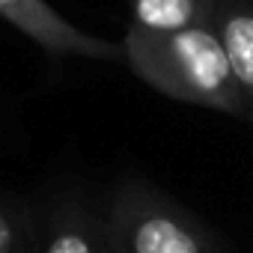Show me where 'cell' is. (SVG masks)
<instances>
[{
	"label": "cell",
	"instance_id": "1",
	"mask_svg": "<svg viewBox=\"0 0 253 253\" xmlns=\"http://www.w3.org/2000/svg\"><path fill=\"white\" fill-rule=\"evenodd\" d=\"M122 63H128V69L143 84L167 98L247 119L244 95L232 78L229 60L211 21L167 36L125 33Z\"/></svg>",
	"mask_w": 253,
	"mask_h": 253
},
{
	"label": "cell",
	"instance_id": "2",
	"mask_svg": "<svg viewBox=\"0 0 253 253\" xmlns=\"http://www.w3.org/2000/svg\"><path fill=\"white\" fill-rule=\"evenodd\" d=\"M101 217L110 253H226L200 217L143 179L119 182Z\"/></svg>",
	"mask_w": 253,
	"mask_h": 253
},
{
	"label": "cell",
	"instance_id": "3",
	"mask_svg": "<svg viewBox=\"0 0 253 253\" xmlns=\"http://www.w3.org/2000/svg\"><path fill=\"white\" fill-rule=\"evenodd\" d=\"M0 18L9 21L21 36H27L51 57H78L98 63L122 60V42L86 33L84 27L63 18L48 0H0Z\"/></svg>",
	"mask_w": 253,
	"mask_h": 253
},
{
	"label": "cell",
	"instance_id": "4",
	"mask_svg": "<svg viewBox=\"0 0 253 253\" xmlns=\"http://www.w3.org/2000/svg\"><path fill=\"white\" fill-rule=\"evenodd\" d=\"M211 27L244 95L247 122H253V0H214Z\"/></svg>",
	"mask_w": 253,
	"mask_h": 253
},
{
	"label": "cell",
	"instance_id": "5",
	"mask_svg": "<svg viewBox=\"0 0 253 253\" xmlns=\"http://www.w3.org/2000/svg\"><path fill=\"white\" fill-rule=\"evenodd\" d=\"M36 253H110L104 238V217L78 203H66L51 217Z\"/></svg>",
	"mask_w": 253,
	"mask_h": 253
},
{
	"label": "cell",
	"instance_id": "6",
	"mask_svg": "<svg viewBox=\"0 0 253 253\" xmlns=\"http://www.w3.org/2000/svg\"><path fill=\"white\" fill-rule=\"evenodd\" d=\"M214 0H128L131 36H167L211 21Z\"/></svg>",
	"mask_w": 253,
	"mask_h": 253
},
{
	"label": "cell",
	"instance_id": "7",
	"mask_svg": "<svg viewBox=\"0 0 253 253\" xmlns=\"http://www.w3.org/2000/svg\"><path fill=\"white\" fill-rule=\"evenodd\" d=\"M0 253H30L27 232L3 206H0Z\"/></svg>",
	"mask_w": 253,
	"mask_h": 253
}]
</instances>
